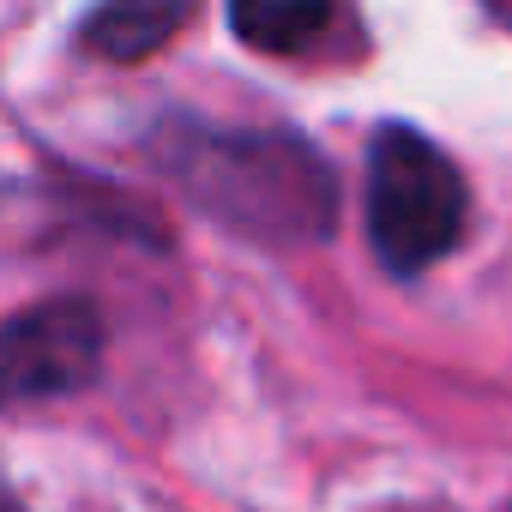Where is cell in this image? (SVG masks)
Listing matches in <instances>:
<instances>
[{"label": "cell", "instance_id": "obj_1", "mask_svg": "<svg viewBox=\"0 0 512 512\" xmlns=\"http://www.w3.org/2000/svg\"><path fill=\"white\" fill-rule=\"evenodd\" d=\"M163 175L217 223L260 241H320L332 229V169L296 133L169 121L157 133Z\"/></svg>", "mask_w": 512, "mask_h": 512}, {"label": "cell", "instance_id": "obj_2", "mask_svg": "<svg viewBox=\"0 0 512 512\" xmlns=\"http://www.w3.org/2000/svg\"><path fill=\"white\" fill-rule=\"evenodd\" d=\"M470 193L458 163L416 127H380L368 145V241L392 278H422L458 247Z\"/></svg>", "mask_w": 512, "mask_h": 512}, {"label": "cell", "instance_id": "obj_3", "mask_svg": "<svg viewBox=\"0 0 512 512\" xmlns=\"http://www.w3.org/2000/svg\"><path fill=\"white\" fill-rule=\"evenodd\" d=\"M103 368V320L91 302H37L0 320V410L73 398Z\"/></svg>", "mask_w": 512, "mask_h": 512}, {"label": "cell", "instance_id": "obj_4", "mask_svg": "<svg viewBox=\"0 0 512 512\" xmlns=\"http://www.w3.org/2000/svg\"><path fill=\"white\" fill-rule=\"evenodd\" d=\"M193 13H199V0H103L79 25V49L97 61L133 67V61H151L157 49H169Z\"/></svg>", "mask_w": 512, "mask_h": 512}, {"label": "cell", "instance_id": "obj_5", "mask_svg": "<svg viewBox=\"0 0 512 512\" xmlns=\"http://www.w3.org/2000/svg\"><path fill=\"white\" fill-rule=\"evenodd\" d=\"M338 0H229V25L260 55H302L326 37Z\"/></svg>", "mask_w": 512, "mask_h": 512}, {"label": "cell", "instance_id": "obj_6", "mask_svg": "<svg viewBox=\"0 0 512 512\" xmlns=\"http://www.w3.org/2000/svg\"><path fill=\"white\" fill-rule=\"evenodd\" d=\"M0 512H13V506H0Z\"/></svg>", "mask_w": 512, "mask_h": 512}]
</instances>
